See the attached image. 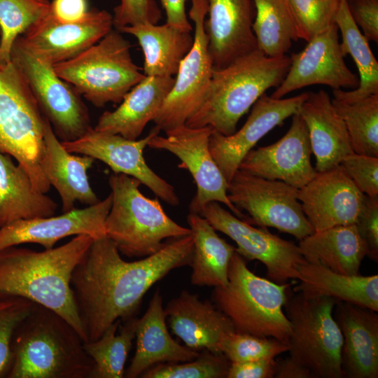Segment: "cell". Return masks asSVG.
<instances>
[{
    "label": "cell",
    "mask_w": 378,
    "mask_h": 378,
    "mask_svg": "<svg viewBox=\"0 0 378 378\" xmlns=\"http://www.w3.org/2000/svg\"><path fill=\"white\" fill-rule=\"evenodd\" d=\"M193 250L191 233L128 262L106 235L94 239L71 280L85 342L98 339L116 321L132 318L155 283L174 269L191 265Z\"/></svg>",
    "instance_id": "1"
},
{
    "label": "cell",
    "mask_w": 378,
    "mask_h": 378,
    "mask_svg": "<svg viewBox=\"0 0 378 378\" xmlns=\"http://www.w3.org/2000/svg\"><path fill=\"white\" fill-rule=\"evenodd\" d=\"M88 234L37 251L10 246L0 251V297H17L48 307L64 318L85 342L71 280L93 241Z\"/></svg>",
    "instance_id": "2"
},
{
    "label": "cell",
    "mask_w": 378,
    "mask_h": 378,
    "mask_svg": "<svg viewBox=\"0 0 378 378\" xmlns=\"http://www.w3.org/2000/svg\"><path fill=\"white\" fill-rule=\"evenodd\" d=\"M76 328L35 303L16 328L7 378H90L94 368Z\"/></svg>",
    "instance_id": "3"
},
{
    "label": "cell",
    "mask_w": 378,
    "mask_h": 378,
    "mask_svg": "<svg viewBox=\"0 0 378 378\" xmlns=\"http://www.w3.org/2000/svg\"><path fill=\"white\" fill-rule=\"evenodd\" d=\"M290 57H269L256 49L220 69H214L204 100L186 121L191 127L210 126L228 136L239 119L265 92L285 78Z\"/></svg>",
    "instance_id": "4"
},
{
    "label": "cell",
    "mask_w": 378,
    "mask_h": 378,
    "mask_svg": "<svg viewBox=\"0 0 378 378\" xmlns=\"http://www.w3.org/2000/svg\"><path fill=\"white\" fill-rule=\"evenodd\" d=\"M112 204L104 223L106 236L119 252L129 258L150 255L174 239L191 234L174 221L158 199L144 196L134 177L113 174L108 178Z\"/></svg>",
    "instance_id": "5"
},
{
    "label": "cell",
    "mask_w": 378,
    "mask_h": 378,
    "mask_svg": "<svg viewBox=\"0 0 378 378\" xmlns=\"http://www.w3.org/2000/svg\"><path fill=\"white\" fill-rule=\"evenodd\" d=\"M224 287H216V307L231 321L237 332L272 337L288 343L290 323L284 308L290 284H277L257 276L244 258L233 253Z\"/></svg>",
    "instance_id": "6"
},
{
    "label": "cell",
    "mask_w": 378,
    "mask_h": 378,
    "mask_svg": "<svg viewBox=\"0 0 378 378\" xmlns=\"http://www.w3.org/2000/svg\"><path fill=\"white\" fill-rule=\"evenodd\" d=\"M45 119L18 68L11 60L0 63V153L13 157L43 193L50 188L40 165Z\"/></svg>",
    "instance_id": "7"
},
{
    "label": "cell",
    "mask_w": 378,
    "mask_h": 378,
    "mask_svg": "<svg viewBox=\"0 0 378 378\" xmlns=\"http://www.w3.org/2000/svg\"><path fill=\"white\" fill-rule=\"evenodd\" d=\"M131 45L118 30H111L98 42L74 57L55 64L57 75L96 106L120 103L145 78L133 62Z\"/></svg>",
    "instance_id": "8"
},
{
    "label": "cell",
    "mask_w": 378,
    "mask_h": 378,
    "mask_svg": "<svg viewBox=\"0 0 378 378\" xmlns=\"http://www.w3.org/2000/svg\"><path fill=\"white\" fill-rule=\"evenodd\" d=\"M337 302L332 298H307L288 291L284 305L290 323L288 351L307 367L314 378H343V336L333 316Z\"/></svg>",
    "instance_id": "9"
},
{
    "label": "cell",
    "mask_w": 378,
    "mask_h": 378,
    "mask_svg": "<svg viewBox=\"0 0 378 378\" xmlns=\"http://www.w3.org/2000/svg\"><path fill=\"white\" fill-rule=\"evenodd\" d=\"M10 60L33 93L43 115L62 141L76 140L90 129L88 109L78 93L59 77L53 66L26 49L18 39Z\"/></svg>",
    "instance_id": "10"
},
{
    "label": "cell",
    "mask_w": 378,
    "mask_h": 378,
    "mask_svg": "<svg viewBox=\"0 0 378 378\" xmlns=\"http://www.w3.org/2000/svg\"><path fill=\"white\" fill-rule=\"evenodd\" d=\"M227 197L250 224L272 227L299 241L314 232L298 200V189L238 169L227 186Z\"/></svg>",
    "instance_id": "11"
},
{
    "label": "cell",
    "mask_w": 378,
    "mask_h": 378,
    "mask_svg": "<svg viewBox=\"0 0 378 378\" xmlns=\"http://www.w3.org/2000/svg\"><path fill=\"white\" fill-rule=\"evenodd\" d=\"M189 17L193 21V43L181 60L172 90L153 120L155 127L167 132L186 125L202 106L211 79L214 66L204 30L206 0H191Z\"/></svg>",
    "instance_id": "12"
},
{
    "label": "cell",
    "mask_w": 378,
    "mask_h": 378,
    "mask_svg": "<svg viewBox=\"0 0 378 378\" xmlns=\"http://www.w3.org/2000/svg\"><path fill=\"white\" fill-rule=\"evenodd\" d=\"M214 129L210 126L191 127L183 125L165 132L166 136H154L148 146L167 150L180 160L179 167L186 169L197 186V192L190 212L199 214L210 202L225 205L234 215L245 221L246 216L234 206L227 197L228 183L214 160L209 140Z\"/></svg>",
    "instance_id": "13"
},
{
    "label": "cell",
    "mask_w": 378,
    "mask_h": 378,
    "mask_svg": "<svg viewBox=\"0 0 378 378\" xmlns=\"http://www.w3.org/2000/svg\"><path fill=\"white\" fill-rule=\"evenodd\" d=\"M200 215L216 230L231 238L236 251L248 260H256L266 267L267 279L277 284L299 279V267L305 260L298 246L269 232L257 228L235 216L217 202L207 203Z\"/></svg>",
    "instance_id": "14"
},
{
    "label": "cell",
    "mask_w": 378,
    "mask_h": 378,
    "mask_svg": "<svg viewBox=\"0 0 378 378\" xmlns=\"http://www.w3.org/2000/svg\"><path fill=\"white\" fill-rule=\"evenodd\" d=\"M160 131L155 127L144 138L133 140L92 127L81 137L61 143L70 153L102 161L114 174L135 178L162 201L176 206L179 204V198L174 188L147 164L144 156L148 141Z\"/></svg>",
    "instance_id": "15"
},
{
    "label": "cell",
    "mask_w": 378,
    "mask_h": 378,
    "mask_svg": "<svg viewBox=\"0 0 378 378\" xmlns=\"http://www.w3.org/2000/svg\"><path fill=\"white\" fill-rule=\"evenodd\" d=\"M113 16L92 10L81 20L62 22L50 11L17 39L31 53L54 65L68 60L94 45L112 29Z\"/></svg>",
    "instance_id": "16"
},
{
    "label": "cell",
    "mask_w": 378,
    "mask_h": 378,
    "mask_svg": "<svg viewBox=\"0 0 378 378\" xmlns=\"http://www.w3.org/2000/svg\"><path fill=\"white\" fill-rule=\"evenodd\" d=\"M335 23L307 41L305 48L290 57L287 74L271 97L281 99L306 86L321 84L333 90L356 88L359 78L346 64Z\"/></svg>",
    "instance_id": "17"
},
{
    "label": "cell",
    "mask_w": 378,
    "mask_h": 378,
    "mask_svg": "<svg viewBox=\"0 0 378 378\" xmlns=\"http://www.w3.org/2000/svg\"><path fill=\"white\" fill-rule=\"evenodd\" d=\"M308 92L290 98L275 99L266 93L253 104L241 128L225 136L216 130L211 135V154L227 183L230 181L246 155L258 141L288 118L298 113Z\"/></svg>",
    "instance_id": "18"
},
{
    "label": "cell",
    "mask_w": 378,
    "mask_h": 378,
    "mask_svg": "<svg viewBox=\"0 0 378 378\" xmlns=\"http://www.w3.org/2000/svg\"><path fill=\"white\" fill-rule=\"evenodd\" d=\"M112 204L111 192L104 200L83 209H74L57 216L19 219L0 227V251L34 243L44 249L60 239L79 234L96 239L105 234L104 223Z\"/></svg>",
    "instance_id": "19"
},
{
    "label": "cell",
    "mask_w": 378,
    "mask_h": 378,
    "mask_svg": "<svg viewBox=\"0 0 378 378\" xmlns=\"http://www.w3.org/2000/svg\"><path fill=\"white\" fill-rule=\"evenodd\" d=\"M307 125L300 115H292L290 127L276 143L251 149L239 169L270 180L283 181L300 189L316 175Z\"/></svg>",
    "instance_id": "20"
},
{
    "label": "cell",
    "mask_w": 378,
    "mask_h": 378,
    "mask_svg": "<svg viewBox=\"0 0 378 378\" xmlns=\"http://www.w3.org/2000/svg\"><path fill=\"white\" fill-rule=\"evenodd\" d=\"M302 209L314 231L355 224L366 195L361 192L340 165L316 172L298 189Z\"/></svg>",
    "instance_id": "21"
},
{
    "label": "cell",
    "mask_w": 378,
    "mask_h": 378,
    "mask_svg": "<svg viewBox=\"0 0 378 378\" xmlns=\"http://www.w3.org/2000/svg\"><path fill=\"white\" fill-rule=\"evenodd\" d=\"M204 30L214 69H222L256 49L253 0H206Z\"/></svg>",
    "instance_id": "22"
},
{
    "label": "cell",
    "mask_w": 378,
    "mask_h": 378,
    "mask_svg": "<svg viewBox=\"0 0 378 378\" xmlns=\"http://www.w3.org/2000/svg\"><path fill=\"white\" fill-rule=\"evenodd\" d=\"M333 316L343 336V377H378V314L361 306L338 302Z\"/></svg>",
    "instance_id": "23"
},
{
    "label": "cell",
    "mask_w": 378,
    "mask_h": 378,
    "mask_svg": "<svg viewBox=\"0 0 378 378\" xmlns=\"http://www.w3.org/2000/svg\"><path fill=\"white\" fill-rule=\"evenodd\" d=\"M172 332L185 346L195 350L222 354L221 340L236 331L230 318L208 300L183 290L164 309Z\"/></svg>",
    "instance_id": "24"
},
{
    "label": "cell",
    "mask_w": 378,
    "mask_h": 378,
    "mask_svg": "<svg viewBox=\"0 0 378 378\" xmlns=\"http://www.w3.org/2000/svg\"><path fill=\"white\" fill-rule=\"evenodd\" d=\"M94 161L90 156L69 152L59 141L46 118L44 148L40 165L45 178L60 196L63 213L75 209L76 202L90 206L99 201L88 176Z\"/></svg>",
    "instance_id": "25"
},
{
    "label": "cell",
    "mask_w": 378,
    "mask_h": 378,
    "mask_svg": "<svg viewBox=\"0 0 378 378\" xmlns=\"http://www.w3.org/2000/svg\"><path fill=\"white\" fill-rule=\"evenodd\" d=\"M166 318L162 297L158 290L145 314L137 318L136 351L125 372L126 377H141L147 370L160 363L187 362L199 356L198 351L181 345L172 337Z\"/></svg>",
    "instance_id": "26"
},
{
    "label": "cell",
    "mask_w": 378,
    "mask_h": 378,
    "mask_svg": "<svg viewBox=\"0 0 378 378\" xmlns=\"http://www.w3.org/2000/svg\"><path fill=\"white\" fill-rule=\"evenodd\" d=\"M299 114L309 132L316 172L340 165L344 157L354 153L344 122L326 92H308Z\"/></svg>",
    "instance_id": "27"
},
{
    "label": "cell",
    "mask_w": 378,
    "mask_h": 378,
    "mask_svg": "<svg viewBox=\"0 0 378 378\" xmlns=\"http://www.w3.org/2000/svg\"><path fill=\"white\" fill-rule=\"evenodd\" d=\"M172 76H148L134 85L113 111H105L94 129L137 139L153 121L174 83Z\"/></svg>",
    "instance_id": "28"
},
{
    "label": "cell",
    "mask_w": 378,
    "mask_h": 378,
    "mask_svg": "<svg viewBox=\"0 0 378 378\" xmlns=\"http://www.w3.org/2000/svg\"><path fill=\"white\" fill-rule=\"evenodd\" d=\"M298 246L306 262L344 275L360 274L361 262L368 255L356 224L314 231Z\"/></svg>",
    "instance_id": "29"
},
{
    "label": "cell",
    "mask_w": 378,
    "mask_h": 378,
    "mask_svg": "<svg viewBox=\"0 0 378 378\" xmlns=\"http://www.w3.org/2000/svg\"><path fill=\"white\" fill-rule=\"evenodd\" d=\"M294 292L307 298L328 297L378 312V275H344L304 261Z\"/></svg>",
    "instance_id": "30"
},
{
    "label": "cell",
    "mask_w": 378,
    "mask_h": 378,
    "mask_svg": "<svg viewBox=\"0 0 378 378\" xmlns=\"http://www.w3.org/2000/svg\"><path fill=\"white\" fill-rule=\"evenodd\" d=\"M119 31L132 35L138 40L144 56V74L148 76L176 75L181 60L193 43L190 32L167 23L127 26Z\"/></svg>",
    "instance_id": "31"
},
{
    "label": "cell",
    "mask_w": 378,
    "mask_h": 378,
    "mask_svg": "<svg viewBox=\"0 0 378 378\" xmlns=\"http://www.w3.org/2000/svg\"><path fill=\"white\" fill-rule=\"evenodd\" d=\"M57 203L36 190L24 169L0 153V227L19 219L54 216Z\"/></svg>",
    "instance_id": "32"
},
{
    "label": "cell",
    "mask_w": 378,
    "mask_h": 378,
    "mask_svg": "<svg viewBox=\"0 0 378 378\" xmlns=\"http://www.w3.org/2000/svg\"><path fill=\"white\" fill-rule=\"evenodd\" d=\"M193 237L191 282L198 286L224 287L230 262L236 248L218 236L209 221L197 213L187 217Z\"/></svg>",
    "instance_id": "33"
},
{
    "label": "cell",
    "mask_w": 378,
    "mask_h": 378,
    "mask_svg": "<svg viewBox=\"0 0 378 378\" xmlns=\"http://www.w3.org/2000/svg\"><path fill=\"white\" fill-rule=\"evenodd\" d=\"M334 21L342 34V55H351L359 73L358 87L351 91L333 90L334 99L352 104L378 94V62L369 41L351 17L346 0H338Z\"/></svg>",
    "instance_id": "34"
},
{
    "label": "cell",
    "mask_w": 378,
    "mask_h": 378,
    "mask_svg": "<svg viewBox=\"0 0 378 378\" xmlns=\"http://www.w3.org/2000/svg\"><path fill=\"white\" fill-rule=\"evenodd\" d=\"M252 29L257 48L269 57L286 55L298 41L296 24L287 0H253Z\"/></svg>",
    "instance_id": "35"
},
{
    "label": "cell",
    "mask_w": 378,
    "mask_h": 378,
    "mask_svg": "<svg viewBox=\"0 0 378 378\" xmlns=\"http://www.w3.org/2000/svg\"><path fill=\"white\" fill-rule=\"evenodd\" d=\"M136 318L118 320L94 341L85 342L83 347L92 359L94 368L90 378H122L132 341L135 338Z\"/></svg>",
    "instance_id": "36"
},
{
    "label": "cell",
    "mask_w": 378,
    "mask_h": 378,
    "mask_svg": "<svg viewBox=\"0 0 378 378\" xmlns=\"http://www.w3.org/2000/svg\"><path fill=\"white\" fill-rule=\"evenodd\" d=\"M346 128L354 153L378 158V94L347 104L332 99Z\"/></svg>",
    "instance_id": "37"
},
{
    "label": "cell",
    "mask_w": 378,
    "mask_h": 378,
    "mask_svg": "<svg viewBox=\"0 0 378 378\" xmlns=\"http://www.w3.org/2000/svg\"><path fill=\"white\" fill-rule=\"evenodd\" d=\"M50 0H0V63L10 61L15 41L50 9Z\"/></svg>",
    "instance_id": "38"
},
{
    "label": "cell",
    "mask_w": 378,
    "mask_h": 378,
    "mask_svg": "<svg viewBox=\"0 0 378 378\" xmlns=\"http://www.w3.org/2000/svg\"><path fill=\"white\" fill-rule=\"evenodd\" d=\"M220 350L230 363L272 358L288 351V344L272 337L232 332L221 340Z\"/></svg>",
    "instance_id": "39"
},
{
    "label": "cell",
    "mask_w": 378,
    "mask_h": 378,
    "mask_svg": "<svg viewBox=\"0 0 378 378\" xmlns=\"http://www.w3.org/2000/svg\"><path fill=\"white\" fill-rule=\"evenodd\" d=\"M230 362L223 354L209 351L187 363H160L144 372V378H225Z\"/></svg>",
    "instance_id": "40"
},
{
    "label": "cell",
    "mask_w": 378,
    "mask_h": 378,
    "mask_svg": "<svg viewBox=\"0 0 378 378\" xmlns=\"http://www.w3.org/2000/svg\"><path fill=\"white\" fill-rule=\"evenodd\" d=\"M298 38L307 42L335 23L338 0H287Z\"/></svg>",
    "instance_id": "41"
},
{
    "label": "cell",
    "mask_w": 378,
    "mask_h": 378,
    "mask_svg": "<svg viewBox=\"0 0 378 378\" xmlns=\"http://www.w3.org/2000/svg\"><path fill=\"white\" fill-rule=\"evenodd\" d=\"M34 304L22 298L0 297V378L6 377L10 368L14 332Z\"/></svg>",
    "instance_id": "42"
},
{
    "label": "cell",
    "mask_w": 378,
    "mask_h": 378,
    "mask_svg": "<svg viewBox=\"0 0 378 378\" xmlns=\"http://www.w3.org/2000/svg\"><path fill=\"white\" fill-rule=\"evenodd\" d=\"M340 165L361 192L378 197V158L353 153L344 157Z\"/></svg>",
    "instance_id": "43"
},
{
    "label": "cell",
    "mask_w": 378,
    "mask_h": 378,
    "mask_svg": "<svg viewBox=\"0 0 378 378\" xmlns=\"http://www.w3.org/2000/svg\"><path fill=\"white\" fill-rule=\"evenodd\" d=\"M162 15L154 0H120L114 8L113 25L116 30L145 23L157 24Z\"/></svg>",
    "instance_id": "44"
},
{
    "label": "cell",
    "mask_w": 378,
    "mask_h": 378,
    "mask_svg": "<svg viewBox=\"0 0 378 378\" xmlns=\"http://www.w3.org/2000/svg\"><path fill=\"white\" fill-rule=\"evenodd\" d=\"M368 247V255L372 260H378V197L366 195L362 211L355 223Z\"/></svg>",
    "instance_id": "45"
},
{
    "label": "cell",
    "mask_w": 378,
    "mask_h": 378,
    "mask_svg": "<svg viewBox=\"0 0 378 378\" xmlns=\"http://www.w3.org/2000/svg\"><path fill=\"white\" fill-rule=\"evenodd\" d=\"M354 22L368 41L378 42V0H346Z\"/></svg>",
    "instance_id": "46"
},
{
    "label": "cell",
    "mask_w": 378,
    "mask_h": 378,
    "mask_svg": "<svg viewBox=\"0 0 378 378\" xmlns=\"http://www.w3.org/2000/svg\"><path fill=\"white\" fill-rule=\"evenodd\" d=\"M276 363L275 358L230 363L226 378H272Z\"/></svg>",
    "instance_id": "47"
},
{
    "label": "cell",
    "mask_w": 378,
    "mask_h": 378,
    "mask_svg": "<svg viewBox=\"0 0 378 378\" xmlns=\"http://www.w3.org/2000/svg\"><path fill=\"white\" fill-rule=\"evenodd\" d=\"M50 13L62 22H71L83 18L88 10L86 0H53Z\"/></svg>",
    "instance_id": "48"
},
{
    "label": "cell",
    "mask_w": 378,
    "mask_h": 378,
    "mask_svg": "<svg viewBox=\"0 0 378 378\" xmlns=\"http://www.w3.org/2000/svg\"><path fill=\"white\" fill-rule=\"evenodd\" d=\"M165 10L166 23L178 29L190 32L192 29L186 13V0H160Z\"/></svg>",
    "instance_id": "49"
},
{
    "label": "cell",
    "mask_w": 378,
    "mask_h": 378,
    "mask_svg": "<svg viewBox=\"0 0 378 378\" xmlns=\"http://www.w3.org/2000/svg\"><path fill=\"white\" fill-rule=\"evenodd\" d=\"M275 378H312L310 370L290 355L276 360Z\"/></svg>",
    "instance_id": "50"
}]
</instances>
